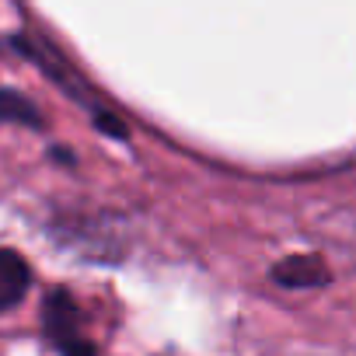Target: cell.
I'll use <instances>...</instances> for the list:
<instances>
[{"mask_svg": "<svg viewBox=\"0 0 356 356\" xmlns=\"http://www.w3.org/2000/svg\"><path fill=\"white\" fill-rule=\"evenodd\" d=\"M42 321H46V335L49 342L63 353V356H95V346L84 339L81 332V314H77V304L67 290H53L46 297V307H42Z\"/></svg>", "mask_w": 356, "mask_h": 356, "instance_id": "1", "label": "cell"}, {"mask_svg": "<svg viewBox=\"0 0 356 356\" xmlns=\"http://www.w3.org/2000/svg\"><path fill=\"white\" fill-rule=\"evenodd\" d=\"M29 283H32L29 262L11 248H0V311L15 307L29 293Z\"/></svg>", "mask_w": 356, "mask_h": 356, "instance_id": "2", "label": "cell"}, {"mask_svg": "<svg viewBox=\"0 0 356 356\" xmlns=\"http://www.w3.org/2000/svg\"><path fill=\"white\" fill-rule=\"evenodd\" d=\"M273 280L280 286H318V283L328 280V269L314 255H293V259H283L273 269Z\"/></svg>", "mask_w": 356, "mask_h": 356, "instance_id": "3", "label": "cell"}, {"mask_svg": "<svg viewBox=\"0 0 356 356\" xmlns=\"http://www.w3.org/2000/svg\"><path fill=\"white\" fill-rule=\"evenodd\" d=\"M0 122H18V126L39 129V126H42V115H39V108H35L25 95L0 88Z\"/></svg>", "mask_w": 356, "mask_h": 356, "instance_id": "4", "label": "cell"}]
</instances>
